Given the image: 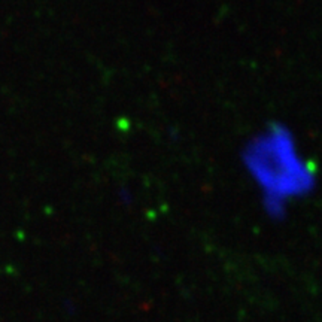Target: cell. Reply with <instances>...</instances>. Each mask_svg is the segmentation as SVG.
I'll list each match as a JSON object with an SVG mask.
<instances>
[{
  "label": "cell",
  "mask_w": 322,
  "mask_h": 322,
  "mask_svg": "<svg viewBox=\"0 0 322 322\" xmlns=\"http://www.w3.org/2000/svg\"><path fill=\"white\" fill-rule=\"evenodd\" d=\"M239 161L263 211L271 218L284 216L318 182L316 167L297 134L280 121L267 123L249 134Z\"/></svg>",
  "instance_id": "obj_1"
}]
</instances>
